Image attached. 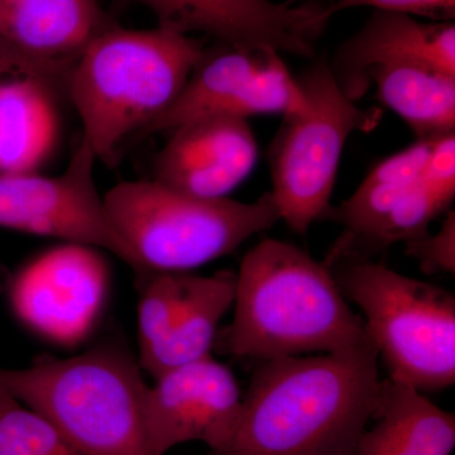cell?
Instances as JSON below:
<instances>
[{
	"label": "cell",
	"instance_id": "24",
	"mask_svg": "<svg viewBox=\"0 0 455 455\" xmlns=\"http://www.w3.org/2000/svg\"><path fill=\"white\" fill-rule=\"evenodd\" d=\"M420 180L434 196L451 205L455 196V133L434 140Z\"/></svg>",
	"mask_w": 455,
	"mask_h": 455
},
{
	"label": "cell",
	"instance_id": "27",
	"mask_svg": "<svg viewBox=\"0 0 455 455\" xmlns=\"http://www.w3.org/2000/svg\"><path fill=\"white\" fill-rule=\"evenodd\" d=\"M9 278H11V274H9L7 268L0 263V293L7 291Z\"/></svg>",
	"mask_w": 455,
	"mask_h": 455
},
{
	"label": "cell",
	"instance_id": "22",
	"mask_svg": "<svg viewBox=\"0 0 455 455\" xmlns=\"http://www.w3.org/2000/svg\"><path fill=\"white\" fill-rule=\"evenodd\" d=\"M187 275L154 272L143 281L139 302V362L151 355L169 335L184 298Z\"/></svg>",
	"mask_w": 455,
	"mask_h": 455
},
{
	"label": "cell",
	"instance_id": "10",
	"mask_svg": "<svg viewBox=\"0 0 455 455\" xmlns=\"http://www.w3.org/2000/svg\"><path fill=\"white\" fill-rule=\"evenodd\" d=\"M109 271L99 250L64 243L38 254L9 278L18 319L44 339L71 347L94 331L106 304Z\"/></svg>",
	"mask_w": 455,
	"mask_h": 455
},
{
	"label": "cell",
	"instance_id": "18",
	"mask_svg": "<svg viewBox=\"0 0 455 455\" xmlns=\"http://www.w3.org/2000/svg\"><path fill=\"white\" fill-rule=\"evenodd\" d=\"M235 274L187 275L184 298L166 339L143 361L140 370L157 379L171 368L212 355L218 325L235 302Z\"/></svg>",
	"mask_w": 455,
	"mask_h": 455
},
{
	"label": "cell",
	"instance_id": "2",
	"mask_svg": "<svg viewBox=\"0 0 455 455\" xmlns=\"http://www.w3.org/2000/svg\"><path fill=\"white\" fill-rule=\"evenodd\" d=\"M235 316L218 331L221 355L259 361L331 353L368 339L333 272L296 245L263 239L235 274Z\"/></svg>",
	"mask_w": 455,
	"mask_h": 455
},
{
	"label": "cell",
	"instance_id": "29",
	"mask_svg": "<svg viewBox=\"0 0 455 455\" xmlns=\"http://www.w3.org/2000/svg\"><path fill=\"white\" fill-rule=\"evenodd\" d=\"M296 0H291V2H289V4H292V3H295Z\"/></svg>",
	"mask_w": 455,
	"mask_h": 455
},
{
	"label": "cell",
	"instance_id": "12",
	"mask_svg": "<svg viewBox=\"0 0 455 455\" xmlns=\"http://www.w3.org/2000/svg\"><path fill=\"white\" fill-rule=\"evenodd\" d=\"M151 9L158 26L188 35L202 32L227 46L315 55L314 44L328 26L331 7H291L272 0H133Z\"/></svg>",
	"mask_w": 455,
	"mask_h": 455
},
{
	"label": "cell",
	"instance_id": "19",
	"mask_svg": "<svg viewBox=\"0 0 455 455\" xmlns=\"http://www.w3.org/2000/svg\"><path fill=\"white\" fill-rule=\"evenodd\" d=\"M435 139L418 140L407 148L377 164L355 194L329 206L322 218L346 228L328 259L348 253L418 185Z\"/></svg>",
	"mask_w": 455,
	"mask_h": 455
},
{
	"label": "cell",
	"instance_id": "4",
	"mask_svg": "<svg viewBox=\"0 0 455 455\" xmlns=\"http://www.w3.org/2000/svg\"><path fill=\"white\" fill-rule=\"evenodd\" d=\"M0 385L86 455H158L145 421L147 386L122 344L79 355H40L28 367H0Z\"/></svg>",
	"mask_w": 455,
	"mask_h": 455
},
{
	"label": "cell",
	"instance_id": "8",
	"mask_svg": "<svg viewBox=\"0 0 455 455\" xmlns=\"http://www.w3.org/2000/svg\"><path fill=\"white\" fill-rule=\"evenodd\" d=\"M95 163L94 152L82 140L61 175H0V227L108 251L143 283L151 274L114 227L95 185Z\"/></svg>",
	"mask_w": 455,
	"mask_h": 455
},
{
	"label": "cell",
	"instance_id": "15",
	"mask_svg": "<svg viewBox=\"0 0 455 455\" xmlns=\"http://www.w3.org/2000/svg\"><path fill=\"white\" fill-rule=\"evenodd\" d=\"M106 26L98 0H0V40L68 71Z\"/></svg>",
	"mask_w": 455,
	"mask_h": 455
},
{
	"label": "cell",
	"instance_id": "20",
	"mask_svg": "<svg viewBox=\"0 0 455 455\" xmlns=\"http://www.w3.org/2000/svg\"><path fill=\"white\" fill-rule=\"evenodd\" d=\"M368 85L376 86L383 106L407 123L418 140L455 133V76L427 66L400 64L374 68Z\"/></svg>",
	"mask_w": 455,
	"mask_h": 455
},
{
	"label": "cell",
	"instance_id": "25",
	"mask_svg": "<svg viewBox=\"0 0 455 455\" xmlns=\"http://www.w3.org/2000/svg\"><path fill=\"white\" fill-rule=\"evenodd\" d=\"M355 7H372L377 11L394 12L451 22L455 17V0H339L331 5V13Z\"/></svg>",
	"mask_w": 455,
	"mask_h": 455
},
{
	"label": "cell",
	"instance_id": "1",
	"mask_svg": "<svg viewBox=\"0 0 455 455\" xmlns=\"http://www.w3.org/2000/svg\"><path fill=\"white\" fill-rule=\"evenodd\" d=\"M370 338L331 353L260 361L220 455H355L383 379Z\"/></svg>",
	"mask_w": 455,
	"mask_h": 455
},
{
	"label": "cell",
	"instance_id": "14",
	"mask_svg": "<svg viewBox=\"0 0 455 455\" xmlns=\"http://www.w3.org/2000/svg\"><path fill=\"white\" fill-rule=\"evenodd\" d=\"M400 64L427 66L455 76L454 23L427 25L407 14L377 11L341 44L329 66L344 94L357 103L370 90L371 71Z\"/></svg>",
	"mask_w": 455,
	"mask_h": 455
},
{
	"label": "cell",
	"instance_id": "7",
	"mask_svg": "<svg viewBox=\"0 0 455 455\" xmlns=\"http://www.w3.org/2000/svg\"><path fill=\"white\" fill-rule=\"evenodd\" d=\"M307 107L283 116L268 149L272 196L281 220L305 235L329 208L341 154L350 134L373 131L379 108L362 109L338 85L322 60L298 79Z\"/></svg>",
	"mask_w": 455,
	"mask_h": 455
},
{
	"label": "cell",
	"instance_id": "23",
	"mask_svg": "<svg viewBox=\"0 0 455 455\" xmlns=\"http://www.w3.org/2000/svg\"><path fill=\"white\" fill-rule=\"evenodd\" d=\"M406 253L420 262L424 271L455 272V212H451L436 235L418 236L406 242Z\"/></svg>",
	"mask_w": 455,
	"mask_h": 455
},
{
	"label": "cell",
	"instance_id": "26",
	"mask_svg": "<svg viewBox=\"0 0 455 455\" xmlns=\"http://www.w3.org/2000/svg\"><path fill=\"white\" fill-rule=\"evenodd\" d=\"M66 74L68 71L64 68L36 61L0 40V82L18 75H35V76L46 77L51 82H56V80L65 82Z\"/></svg>",
	"mask_w": 455,
	"mask_h": 455
},
{
	"label": "cell",
	"instance_id": "9",
	"mask_svg": "<svg viewBox=\"0 0 455 455\" xmlns=\"http://www.w3.org/2000/svg\"><path fill=\"white\" fill-rule=\"evenodd\" d=\"M307 107L300 84L280 53L227 46L204 53L172 106L145 132H171L203 116H284L304 112Z\"/></svg>",
	"mask_w": 455,
	"mask_h": 455
},
{
	"label": "cell",
	"instance_id": "21",
	"mask_svg": "<svg viewBox=\"0 0 455 455\" xmlns=\"http://www.w3.org/2000/svg\"><path fill=\"white\" fill-rule=\"evenodd\" d=\"M0 455H86L0 385Z\"/></svg>",
	"mask_w": 455,
	"mask_h": 455
},
{
	"label": "cell",
	"instance_id": "3",
	"mask_svg": "<svg viewBox=\"0 0 455 455\" xmlns=\"http://www.w3.org/2000/svg\"><path fill=\"white\" fill-rule=\"evenodd\" d=\"M204 53L202 42L164 27H104L65 79L97 160L113 166L123 140L172 106Z\"/></svg>",
	"mask_w": 455,
	"mask_h": 455
},
{
	"label": "cell",
	"instance_id": "28",
	"mask_svg": "<svg viewBox=\"0 0 455 455\" xmlns=\"http://www.w3.org/2000/svg\"><path fill=\"white\" fill-rule=\"evenodd\" d=\"M206 455H220V454L212 453V451H209V453H208V454H206Z\"/></svg>",
	"mask_w": 455,
	"mask_h": 455
},
{
	"label": "cell",
	"instance_id": "17",
	"mask_svg": "<svg viewBox=\"0 0 455 455\" xmlns=\"http://www.w3.org/2000/svg\"><path fill=\"white\" fill-rule=\"evenodd\" d=\"M52 83L35 75L0 82V175L37 172L52 155L60 133Z\"/></svg>",
	"mask_w": 455,
	"mask_h": 455
},
{
	"label": "cell",
	"instance_id": "13",
	"mask_svg": "<svg viewBox=\"0 0 455 455\" xmlns=\"http://www.w3.org/2000/svg\"><path fill=\"white\" fill-rule=\"evenodd\" d=\"M155 180L205 199L227 197L252 173L259 146L247 119L203 116L171 131Z\"/></svg>",
	"mask_w": 455,
	"mask_h": 455
},
{
	"label": "cell",
	"instance_id": "6",
	"mask_svg": "<svg viewBox=\"0 0 455 455\" xmlns=\"http://www.w3.org/2000/svg\"><path fill=\"white\" fill-rule=\"evenodd\" d=\"M104 202L114 227L149 274L200 267L281 220L271 191L253 203L205 199L149 180L121 182Z\"/></svg>",
	"mask_w": 455,
	"mask_h": 455
},
{
	"label": "cell",
	"instance_id": "5",
	"mask_svg": "<svg viewBox=\"0 0 455 455\" xmlns=\"http://www.w3.org/2000/svg\"><path fill=\"white\" fill-rule=\"evenodd\" d=\"M388 371V379L420 392L455 383V299L451 292L398 274L366 257L324 262Z\"/></svg>",
	"mask_w": 455,
	"mask_h": 455
},
{
	"label": "cell",
	"instance_id": "16",
	"mask_svg": "<svg viewBox=\"0 0 455 455\" xmlns=\"http://www.w3.org/2000/svg\"><path fill=\"white\" fill-rule=\"evenodd\" d=\"M454 448V414L411 386L387 379L355 455H451Z\"/></svg>",
	"mask_w": 455,
	"mask_h": 455
},
{
	"label": "cell",
	"instance_id": "11",
	"mask_svg": "<svg viewBox=\"0 0 455 455\" xmlns=\"http://www.w3.org/2000/svg\"><path fill=\"white\" fill-rule=\"evenodd\" d=\"M147 386L145 421L149 444L158 455L185 443L209 451L229 444L241 414L242 394L235 373L212 355L190 362Z\"/></svg>",
	"mask_w": 455,
	"mask_h": 455
}]
</instances>
